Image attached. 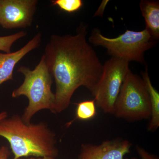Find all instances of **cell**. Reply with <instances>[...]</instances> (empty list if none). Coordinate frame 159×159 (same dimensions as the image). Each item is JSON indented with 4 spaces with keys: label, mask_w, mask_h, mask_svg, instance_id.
<instances>
[{
    "label": "cell",
    "mask_w": 159,
    "mask_h": 159,
    "mask_svg": "<svg viewBox=\"0 0 159 159\" xmlns=\"http://www.w3.org/2000/svg\"><path fill=\"white\" fill-rule=\"evenodd\" d=\"M87 28L81 24L74 35H52L46 45L43 55L56 85L53 113L66 109L80 87L93 93L102 77L103 65L87 41Z\"/></svg>",
    "instance_id": "1"
},
{
    "label": "cell",
    "mask_w": 159,
    "mask_h": 159,
    "mask_svg": "<svg viewBox=\"0 0 159 159\" xmlns=\"http://www.w3.org/2000/svg\"><path fill=\"white\" fill-rule=\"evenodd\" d=\"M0 137L9 142L13 159L58 155L55 134L44 122L26 123L15 114L0 121Z\"/></svg>",
    "instance_id": "2"
},
{
    "label": "cell",
    "mask_w": 159,
    "mask_h": 159,
    "mask_svg": "<svg viewBox=\"0 0 159 159\" xmlns=\"http://www.w3.org/2000/svg\"><path fill=\"white\" fill-rule=\"evenodd\" d=\"M18 72L23 74L25 79L21 85L12 92L11 97L25 96L28 98L29 103L21 116L23 121L30 123L34 115L43 110L52 112L55 102V94L51 90L53 78L44 55L34 70L21 66Z\"/></svg>",
    "instance_id": "3"
},
{
    "label": "cell",
    "mask_w": 159,
    "mask_h": 159,
    "mask_svg": "<svg viewBox=\"0 0 159 159\" xmlns=\"http://www.w3.org/2000/svg\"><path fill=\"white\" fill-rule=\"evenodd\" d=\"M155 41L146 29L138 31L127 30L118 37L113 38L106 37L100 30L95 29L89 38L90 43L105 48L112 57L142 64H146L145 51L154 46Z\"/></svg>",
    "instance_id": "4"
},
{
    "label": "cell",
    "mask_w": 159,
    "mask_h": 159,
    "mask_svg": "<svg viewBox=\"0 0 159 159\" xmlns=\"http://www.w3.org/2000/svg\"><path fill=\"white\" fill-rule=\"evenodd\" d=\"M150 98L142 78L129 71L117 99L114 115L137 121L150 118Z\"/></svg>",
    "instance_id": "5"
},
{
    "label": "cell",
    "mask_w": 159,
    "mask_h": 159,
    "mask_svg": "<svg viewBox=\"0 0 159 159\" xmlns=\"http://www.w3.org/2000/svg\"><path fill=\"white\" fill-rule=\"evenodd\" d=\"M129 68V62L112 57L103 65L98 84L92 93L96 104L105 113L113 114L120 90Z\"/></svg>",
    "instance_id": "6"
},
{
    "label": "cell",
    "mask_w": 159,
    "mask_h": 159,
    "mask_svg": "<svg viewBox=\"0 0 159 159\" xmlns=\"http://www.w3.org/2000/svg\"><path fill=\"white\" fill-rule=\"evenodd\" d=\"M37 0H0V25L6 29L31 25Z\"/></svg>",
    "instance_id": "7"
},
{
    "label": "cell",
    "mask_w": 159,
    "mask_h": 159,
    "mask_svg": "<svg viewBox=\"0 0 159 159\" xmlns=\"http://www.w3.org/2000/svg\"><path fill=\"white\" fill-rule=\"evenodd\" d=\"M132 144L127 140L115 139L99 145L83 144L79 159H124L130 152Z\"/></svg>",
    "instance_id": "8"
},
{
    "label": "cell",
    "mask_w": 159,
    "mask_h": 159,
    "mask_svg": "<svg viewBox=\"0 0 159 159\" xmlns=\"http://www.w3.org/2000/svg\"><path fill=\"white\" fill-rule=\"evenodd\" d=\"M41 39V34L38 33L17 51L9 53L0 52V85L13 79V70L16 65L29 52L38 48Z\"/></svg>",
    "instance_id": "9"
},
{
    "label": "cell",
    "mask_w": 159,
    "mask_h": 159,
    "mask_svg": "<svg viewBox=\"0 0 159 159\" xmlns=\"http://www.w3.org/2000/svg\"><path fill=\"white\" fill-rule=\"evenodd\" d=\"M140 8L144 18L146 28L154 39L159 38V2L158 1L142 0Z\"/></svg>",
    "instance_id": "10"
},
{
    "label": "cell",
    "mask_w": 159,
    "mask_h": 159,
    "mask_svg": "<svg viewBox=\"0 0 159 159\" xmlns=\"http://www.w3.org/2000/svg\"><path fill=\"white\" fill-rule=\"evenodd\" d=\"M142 79L150 98L151 111L148 130L154 131L159 126V93L152 84L147 66L145 71L142 73Z\"/></svg>",
    "instance_id": "11"
},
{
    "label": "cell",
    "mask_w": 159,
    "mask_h": 159,
    "mask_svg": "<svg viewBox=\"0 0 159 159\" xmlns=\"http://www.w3.org/2000/svg\"><path fill=\"white\" fill-rule=\"evenodd\" d=\"M95 100H85L77 104L76 119L80 120H90L97 114Z\"/></svg>",
    "instance_id": "12"
},
{
    "label": "cell",
    "mask_w": 159,
    "mask_h": 159,
    "mask_svg": "<svg viewBox=\"0 0 159 159\" xmlns=\"http://www.w3.org/2000/svg\"><path fill=\"white\" fill-rule=\"evenodd\" d=\"M51 3L53 6H58L61 10L69 13L78 11L83 6L81 0H53Z\"/></svg>",
    "instance_id": "13"
},
{
    "label": "cell",
    "mask_w": 159,
    "mask_h": 159,
    "mask_svg": "<svg viewBox=\"0 0 159 159\" xmlns=\"http://www.w3.org/2000/svg\"><path fill=\"white\" fill-rule=\"evenodd\" d=\"M26 34L27 33L25 31H21L11 35L0 36V51L5 53H10L13 43L18 40L25 37Z\"/></svg>",
    "instance_id": "14"
},
{
    "label": "cell",
    "mask_w": 159,
    "mask_h": 159,
    "mask_svg": "<svg viewBox=\"0 0 159 159\" xmlns=\"http://www.w3.org/2000/svg\"><path fill=\"white\" fill-rule=\"evenodd\" d=\"M137 150L139 155L141 157V159H159L157 157L147 152L144 148H141L139 146H137ZM131 159H137L133 158Z\"/></svg>",
    "instance_id": "15"
},
{
    "label": "cell",
    "mask_w": 159,
    "mask_h": 159,
    "mask_svg": "<svg viewBox=\"0 0 159 159\" xmlns=\"http://www.w3.org/2000/svg\"><path fill=\"white\" fill-rule=\"evenodd\" d=\"M11 153L7 146L2 145L0 147V159H9Z\"/></svg>",
    "instance_id": "16"
},
{
    "label": "cell",
    "mask_w": 159,
    "mask_h": 159,
    "mask_svg": "<svg viewBox=\"0 0 159 159\" xmlns=\"http://www.w3.org/2000/svg\"><path fill=\"white\" fill-rule=\"evenodd\" d=\"M20 159H55V158L51 157H31L25 158Z\"/></svg>",
    "instance_id": "17"
},
{
    "label": "cell",
    "mask_w": 159,
    "mask_h": 159,
    "mask_svg": "<svg viewBox=\"0 0 159 159\" xmlns=\"http://www.w3.org/2000/svg\"><path fill=\"white\" fill-rule=\"evenodd\" d=\"M8 117V113L7 112L4 111L0 112V121H2L3 119H6V118Z\"/></svg>",
    "instance_id": "18"
}]
</instances>
